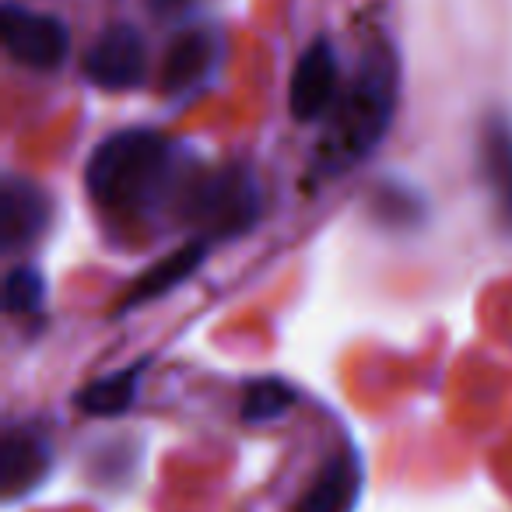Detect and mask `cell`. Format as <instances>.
Returning <instances> with one entry per match:
<instances>
[{
    "label": "cell",
    "mask_w": 512,
    "mask_h": 512,
    "mask_svg": "<svg viewBox=\"0 0 512 512\" xmlns=\"http://www.w3.org/2000/svg\"><path fill=\"white\" fill-rule=\"evenodd\" d=\"M397 109V60L390 50H376L362 60L358 78L330 109V123L316 148V169L341 176L379 148Z\"/></svg>",
    "instance_id": "6da1fadb"
},
{
    "label": "cell",
    "mask_w": 512,
    "mask_h": 512,
    "mask_svg": "<svg viewBox=\"0 0 512 512\" xmlns=\"http://www.w3.org/2000/svg\"><path fill=\"white\" fill-rule=\"evenodd\" d=\"M172 144L155 130H120L92 151L85 165V186L102 211L137 214L151 211L169 190Z\"/></svg>",
    "instance_id": "7a4b0ae2"
},
{
    "label": "cell",
    "mask_w": 512,
    "mask_h": 512,
    "mask_svg": "<svg viewBox=\"0 0 512 512\" xmlns=\"http://www.w3.org/2000/svg\"><path fill=\"white\" fill-rule=\"evenodd\" d=\"M260 186L246 169H225L207 176L204 183H197L186 197V214L193 218V225L207 228L211 235H242L256 225L260 218Z\"/></svg>",
    "instance_id": "3957f363"
},
{
    "label": "cell",
    "mask_w": 512,
    "mask_h": 512,
    "mask_svg": "<svg viewBox=\"0 0 512 512\" xmlns=\"http://www.w3.org/2000/svg\"><path fill=\"white\" fill-rule=\"evenodd\" d=\"M4 46L8 57L32 71H57L71 53V32L57 15L4 4Z\"/></svg>",
    "instance_id": "277c9868"
},
{
    "label": "cell",
    "mask_w": 512,
    "mask_h": 512,
    "mask_svg": "<svg viewBox=\"0 0 512 512\" xmlns=\"http://www.w3.org/2000/svg\"><path fill=\"white\" fill-rule=\"evenodd\" d=\"M144 71H148L144 36L127 22L109 25L85 53V78L102 92H130L144 81Z\"/></svg>",
    "instance_id": "5b68a950"
},
{
    "label": "cell",
    "mask_w": 512,
    "mask_h": 512,
    "mask_svg": "<svg viewBox=\"0 0 512 512\" xmlns=\"http://www.w3.org/2000/svg\"><path fill=\"white\" fill-rule=\"evenodd\" d=\"M337 95V53L327 39H313L299 57L288 85V109L299 123L320 120Z\"/></svg>",
    "instance_id": "8992f818"
},
{
    "label": "cell",
    "mask_w": 512,
    "mask_h": 512,
    "mask_svg": "<svg viewBox=\"0 0 512 512\" xmlns=\"http://www.w3.org/2000/svg\"><path fill=\"white\" fill-rule=\"evenodd\" d=\"M221 39L211 29H186L165 50L162 67V92L165 95H190L218 71Z\"/></svg>",
    "instance_id": "52a82bcc"
},
{
    "label": "cell",
    "mask_w": 512,
    "mask_h": 512,
    "mask_svg": "<svg viewBox=\"0 0 512 512\" xmlns=\"http://www.w3.org/2000/svg\"><path fill=\"white\" fill-rule=\"evenodd\" d=\"M50 228V200L36 183L22 176L4 179L0 190V242L8 253L39 242Z\"/></svg>",
    "instance_id": "ba28073f"
},
{
    "label": "cell",
    "mask_w": 512,
    "mask_h": 512,
    "mask_svg": "<svg viewBox=\"0 0 512 512\" xmlns=\"http://www.w3.org/2000/svg\"><path fill=\"white\" fill-rule=\"evenodd\" d=\"M53 470V449L36 428H11L0 449V484L4 495L22 498L36 491Z\"/></svg>",
    "instance_id": "9c48e42d"
},
{
    "label": "cell",
    "mask_w": 512,
    "mask_h": 512,
    "mask_svg": "<svg viewBox=\"0 0 512 512\" xmlns=\"http://www.w3.org/2000/svg\"><path fill=\"white\" fill-rule=\"evenodd\" d=\"M362 498V463L355 453H337L320 467L295 512H355Z\"/></svg>",
    "instance_id": "30bf717a"
},
{
    "label": "cell",
    "mask_w": 512,
    "mask_h": 512,
    "mask_svg": "<svg viewBox=\"0 0 512 512\" xmlns=\"http://www.w3.org/2000/svg\"><path fill=\"white\" fill-rule=\"evenodd\" d=\"M204 256H207V239H193V242H186L183 249L165 256V260H158V264L148 267V271L134 281V288L123 295L120 313H130V309H137V306H148V302L162 299V295L172 292L176 285H183V281L204 264Z\"/></svg>",
    "instance_id": "8fae6325"
},
{
    "label": "cell",
    "mask_w": 512,
    "mask_h": 512,
    "mask_svg": "<svg viewBox=\"0 0 512 512\" xmlns=\"http://www.w3.org/2000/svg\"><path fill=\"white\" fill-rule=\"evenodd\" d=\"M481 162H484V179L491 186V197H495L505 225L512 228V120L509 116H491L484 123Z\"/></svg>",
    "instance_id": "7c38bea8"
},
{
    "label": "cell",
    "mask_w": 512,
    "mask_h": 512,
    "mask_svg": "<svg viewBox=\"0 0 512 512\" xmlns=\"http://www.w3.org/2000/svg\"><path fill=\"white\" fill-rule=\"evenodd\" d=\"M141 376H144V362H137L88 383L78 397L81 411L95 414V418H116V414L130 411V404L137 397V386H141Z\"/></svg>",
    "instance_id": "4fadbf2b"
},
{
    "label": "cell",
    "mask_w": 512,
    "mask_h": 512,
    "mask_svg": "<svg viewBox=\"0 0 512 512\" xmlns=\"http://www.w3.org/2000/svg\"><path fill=\"white\" fill-rule=\"evenodd\" d=\"M295 407V386L278 376L253 379L242 397V421L249 425H264V421H278Z\"/></svg>",
    "instance_id": "5bb4252c"
},
{
    "label": "cell",
    "mask_w": 512,
    "mask_h": 512,
    "mask_svg": "<svg viewBox=\"0 0 512 512\" xmlns=\"http://www.w3.org/2000/svg\"><path fill=\"white\" fill-rule=\"evenodd\" d=\"M46 302V281L43 271L32 264L11 267L8 281H4V306L8 313H36Z\"/></svg>",
    "instance_id": "9a60e30c"
},
{
    "label": "cell",
    "mask_w": 512,
    "mask_h": 512,
    "mask_svg": "<svg viewBox=\"0 0 512 512\" xmlns=\"http://www.w3.org/2000/svg\"><path fill=\"white\" fill-rule=\"evenodd\" d=\"M148 4L158 11V15H169V11H179L183 4H190V0H148Z\"/></svg>",
    "instance_id": "2e32d148"
}]
</instances>
